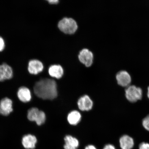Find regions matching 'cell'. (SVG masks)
<instances>
[{"instance_id": "5bb4252c", "label": "cell", "mask_w": 149, "mask_h": 149, "mask_svg": "<svg viewBox=\"0 0 149 149\" xmlns=\"http://www.w3.org/2000/svg\"><path fill=\"white\" fill-rule=\"evenodd\" d=\"M18 97L20 100L24 102L30 101L31 99V94L30 91L26 87H20L17 92Z\"/></svg>"}, {"instance_id": "52a82bcc", "label": "cell", "mask_w": 149, "mask_h": 149, "mask_svg": "<svg viewBox=\"0 0 149 149\" xmlns=\"http://www.w3.org/2000/svg\"><path fill=\"white\" fill-rule=\"evenodd\" d=\"M117 83L122 87H128L131 81V78L129 73L125 70L119 72L116 74Z\"/></svg>"}, {"instance_id": "9a60e30c", "label": "cell", "mask_w": 149, "mask_h": 149, "mask_svg": "<svg viewBox=\"0 0 149 149\" xmlns=\"http://www.w3.org/2000/svg\"><path fill=\"white\" fill-rule=\"evenodd\" d=\"M120 144L122 149H132L134 144L131 137L127 135H124L120 138Z\"/></svg>"}, {"instance_id": "ffe728a7", "label": "cell", "mask_w": 149, "mask_h": 149, "mask_svg": "<svg viewBox=\"0 0 149 149\" xmlns=\"http://www.w3.org/2000/svg\"><path fill=\"white\" fill-rule=\"evenodd\" d=\"M102 149H116L113 145L111 144L106 145Z\"/></svg>"}, {"instance_id": "5b68a950", "label": "cell", "mask_w": 149, "mask_h": 149, "mask_svg": "<svg viewBox=\"0 0 149 149\" xmlns=\"http://www.w3.org/2000/svg\"><path fill=\"white\" fill-rule=\"evenodd\" d=\"M79 60L87 67H90L93 63L94 56L92 52L86 48L80 51L78 56Z\"/></svg>"}, {"instance_id": "7402d4cb", "label": "cell", "mask_w": 149, "mask_h": 149, "mask_svg": "<svg viewBox=\"0 0 149 149\" xmlns=\"http://www.w3.org/2000/svg\"><path fill=\"white\" fill-rule=\"evenodd\" d=\"M47 1L49 3L52 4H57L59 2V1L58 0H48Z\"/></svg>"}, {"instance_id": "6da1fadb", "label": "cell", "mask_w": 149, "mask_h": 149, "mask_svg": "<svg viewBox=\"0 0 149 149\" xmlns=\"http://www.w3.org/2000/svg\"><path fill=\"white\" fill-rule=\"evenodd\" d=\"M33 90L37 97L43 100H53L57 96V84L53 79L40 80L35 84Z\"/></svg>"}, {"instance_id": "e0dca14e", "label": "cell", "mask_w": 149, "mask_h": 149, "mask_svg": "<svg viewBox=\"0 0 149 149\" xmlns=\"http://www.w3.org/2000/svg\"><path fill=\"white\" fill-rule=\"evenodd\" d=\"M142 124L145 129L149 131V115L143 119Z\"/></svg>"}, {"instance_id": "7a4b0ae2", "label": "cell", "mask_w": 149, "mask_h": 149, "mask_svg": "<svg viewBox=\"0 0 149 149\" xmlns=\"http://www.w3.org/2000/svg\"><path fill=\"white\" fill-rule=\"evenodd\" d=\"M58 27L66 34H72L77 31L78 26L75 20L70 18L65 17L59 21Z\"/></svg>"}, {"instance_id": "ba28073f", "label": "cell", "mask_w": 149, "mask_h": 149, "mask_svg": "<svg viewBox=\"0 0 149 149\" xmlns=\"http://www.w3.org/2000/svg\"><path fill=\"white\" fill-rule=\"evenodd\" d=\"M78 107L81 111H89L92 109L93 102L89 97L87 95L81 96L78 100Z\"/></svg>"}, {"instance_id": "30bf717a", "label": "cell", "mask_w": 149, "mask_h": 149, "mask_svg": "<svg viewBox=\"0 0 149 149\" xmlns=\"http://www.w3.org/2000/svg\"><path fill=\"white\" fill-rule=\"evenodd\" d=\"M13 74L12 68L9 65L6 63L0 65V81L11 79Z\"/></svg>"}, {"instance_id": "7c38bea8", "label": "cell", "mask_w": 149, "mask_h": 149, "mask_svg": "<svg viewBox=\"0 0 149 149\" xmlns=\"http://www.w3.org/2000/svg\"><path fill=\"white\" fill-rule=\"evenodd\" d=\"M64 149H77L79 146V141L75 137L70 135H66L64 138Z\"/></svg>"}, {"instance_id": "d6986e66", "label": "cell", "mask_w": 149, "mask_h": 149, "mask_svg": "<svg viewBox=\"0 0 149 149\" xmlns=\"http://www.w3.org/2000/svg\"><path fill=\"white\" fill-rule=\"evenodd\" d=\"M139 149H149V144L144 142L141 143L139 146Z\"/></svg>"}, {"instance_id": "44dd1931", "label": "cell", "mask_w": 149, "mask_h": 149, "mask_svg": "<svg viewBox=\"0 0 149 149\" xmlns=\"http://www.w3.org/2000/svg\"><path fill=\"white\" fill-rule=\"evenodd\" d=\"M85 149H97V148L94 145H89L86 147Z\"/></svg>"}, {"instance_id": "9c48e42d", "label": "cell", "mask_w": 149, "mask_h": 149, "mask_svg": "<svg viewBox=\"0 0 149 149\" xmlns=\"http://www.w3.org/2000/svg\"><path fill=\"white\" fill-rule=\"evenodd\" d=\"M28 69L30 73L36 74L43 70L44 65L40 61L36 59H32L29 63Z\"/></svg>"}, {"instance_id": "3957f363", "label": "cell", "mask_w": 149, "mask_h": 149, "mask_svg": "<svg viewBox=\"0 0 149 149\" xmlns=\"http://www.w3.org/2000/svg\"><path fill=\"white\" fill-rule=\"evenodd\" d=\"M27 118L31 121H35L37 125L43 124L46 120V115L43 111L37 108H32L28 111Z\"/></svg>"}, {"instance_id": "8992f818", "label": "cell", "mask_w": 149, "mask_h": 149, "mask_svg": "<svg viewBox=\"0 0 149 149\" xmlns=\"http://www.w3.org/2000/svg\"><path fill=\"white\" fill-rule=\"evenodd\" d=\"M12 100L8 98L3 99L0 102V114L8 116L13 111Z\"/></svg>"}, {"instance_id": "603a6c76", "label": "cell", "mask_w": 149, "mask_h": 149, "mask_svg": "<svg viewBox=\"0 0 149 149\" xmlns=\"http://www.w3.org/2000/svg\"><path fill=\"white\" fill-rule=\"evenodd\" d=\"M147 95H148V97L149 98V87L148 88V94H147Z\"/></svg>"}, {"instance_id": "277c9868", "label": "cell", "mask_w": 149, "mask_h": 149, "mask_svg": "<svg viewBox=\"0 0 149 149\" xmlns=\"http://www.w3.org/2000/svg\"><path fill=\"white\" fill-rule=\"evenodd\" d=\"M142 89L134 85L130 86L125 90V96L127 100L132 102L141 100L142 97Z\"/></svg>"}, {"instance_id": "4fadbf2b", "label": "cell", "mask_w": 149, "mask_h": 149, "mask_svg": "<svg viewBox=\"0 0 149 149\" xmlns=\"http://www.w3.org/2000/svg\"><path fill=\"white\" fill-rule=\"evenodd\" d=\"M48 72L52 77L59 79L62 77L64 74V70L60 65H53L49 67Z\"/></svg>"}, {"instance_id": "2e32d148", "label": "cell", "mask_w": 149, "mask_h": 149, "mask_svg": "<svg viewBox=\"0 0 149 149\" xmlns=\"http://www.w3.org/2000/svg\"><path fill=\"white\" fill-rule=\"evenodd\" d=\"M81 113L77 111H71L69 113L68 116V120L69 123L71 125H75L80 122L81 120Z\"/></svg>"}, {"instance_id": "ac0fdd59", "label": "cell", "mask_w": 149, "mask_h": 149, "mask_svg": "<svg viewBox=\"0 0 149 149\" xmlns=\"http://www.w3.org/2000/svg\"><path fill=\"white\" fill-rule=\"evenodd\" d=\"M5 42L3 39L0 36V52H1L4 49L5 47Z\"/></svg>"}, {"instance_id": "8fae6325", "label": "cell", "mask_w": 149, "mask_h": 149, "mask_svg": "<svg viewBox=\"0 0 149 149\" xmlns=\"http://www.w3.org/2000/svg\"><path fill=\"white\" fill-rule=\"evenodd\" d=\"M37 142L36 137L31 134L24 136L22 139V144L26 149H34Z\"/></svg>"}]
</instances>
